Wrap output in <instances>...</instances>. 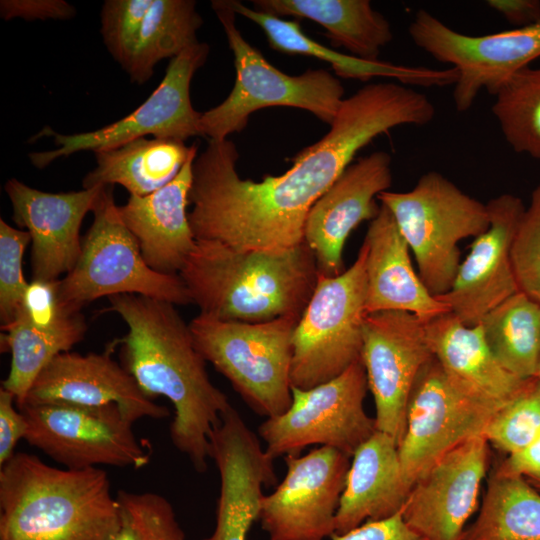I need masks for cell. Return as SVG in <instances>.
Instances as JSON below:
<instances>
[{
  "mask_svg": "<svg viewBox=\"0 0 540 540\" xmlns=\"http://www.w3.org/2000/svg\"><path fill=\"white\" fill-rule=\"evenodd\" d=\"M427 95L396 81L368 84L343 100L329 132L279 176L242 179L228 140H209L193 162L188 219L196 240L238 250H283L304 242L306 218L354 156L377 136L435 117Z\"/></svg>",
  "mask_w": 540,
  "mask_h": 540,
  "instance_id": "1",
  "label": "cell"
},
{
  "mask_svg": "<svg viewBox=\"0 0 540 540\" xmlns=\"http://www.w3.org/2000/svg\"><path fill=\"white\" fill-rule=\"evenodd\" d=\"M108 299L107 311L128 326L117 340L121 365L150 399L164 396L172 403L171 442L197 472H206L210 434L231 404L211 382L189 324L167 301L135 294Z\"/></svg>",
  "mask_w": 540,
  "mask_h": 540,
  "instance_id": "2",
  "label": "cell"
},
{
  "mask_svg": "<svg viewBox=\"0 0 540 540\" xmlns=\"http://www.w3.org/2000/svg\"><path fill=\"white\" fill-rule=\"evenodd\" d=\"M179 276L201 314L261 323L282 317L300 319L319 272L305 242L264 251L196 240Z\"/></svg>",
  "mask_w": 540,
  "mask_h": 540,
  "instance_id": "3",
  "label": "cell"
},
{
  "mask_svg": "<svg viewBox=\"0 0 540 540\" xmlns=\"http://www.w3.org/2000/svg\"><path fill=\"white\" fill-rule=\"evenodd\" d=\"M118 525L99 467L60 469L25 452L0 467V540H110Z\"/></svg>",
  "mask_w": 540,
  "mask_h": 540,
  "instance_id": "4",
  "label": "cell"
},
{
  "mask_svg": "<svg viewBox=\"0 0 540 540\" xmlns=\"http://www.w3.org/2000/svg\"><path fill=\"white\" fill-rule=\"evenodd\" d=\"M211 6L234 55L236 78L227 98L201 113L202 136L225 140L241 132L253 112L275 106L304 109L332 124L344 100V87L337 77L323 69H308L297 76L283 73L244 39L228 0L212 1Z\"/></svg>",
  "mask_w": 540,
  "mask_h": 540,
  "instance_id": "5",
  "label": "cell"
},
{
  "mask_svg": "<svg viewBox=\"0 0 540 540\" xmlns=\"http://www.w3.org/2000/svg\"><path fill=\"white\" fill-rule=\"evenodd\" d=\"M378 201L392 214L428 290L445 294L461 263L459 242L489 227L487 205L437 171L423 174L406 192H382Z\"/></svg>",
  "mask_w": 540,
  "mask_h": 540,
  "instance_id": "6",
  "label": "cell"
},
{
  "mask_svg": "<svg viewBox=\"0 0 540 540\" xmlns=\"http://www.w3.org/2000/svg\"><path fill=\"white\" fill-rule=\"evenodd\" d=\"M298 320L246 323L200 313L189 326L205 361L229 380L252 411L271 418L292 402V336Z\"/></svg>",
  "mask_w": 540,
  "mask_h": 540,
  "instance_id": "7",
  "label": "cell"
},
{
  "mask_svg": "<svg viewBox=\"0 0 540 540\" xmlns=\"http://www.w3.org/2000/svg\"><path fill=\"white\" fill-rule=\"evenodd\" d=\"M94 220L82 240L74 268L58 280L61 302L80 312L103 296L135 294L174 305L192 303L179 275L159 273L145 262L138 242L115 204L113 186H104L92 210Z\"/></svg>",
  "mask_w": 540,
  "mask_h": 540,
  "instance_id": "8",
  "label": "cell"
},
{
  "mask_svg": "<svg viewBox=\"0 0 540 540\" xmlns=\"http://www.w3.org/2000/svg\"><path fill=\"white\" fill-rule=\"evenodd\" d=\"M363 243L354 263L333 277L320 276L292 336L291 386L325 383L361 359L366 312Z\"/></svg>",
  "mask_w": 540,
  "mask_h": 540,
  "instance_id": "9",
  "label": "cell"
},
{
  "mask_svg": "<svg viewBox=\"0 0 540 540\" xmlns=\"http://www.w3.org/2000/svg\"><path fill=\"white\" fill-rule=\"evenodd\" d=\"M368 390L362 359L313 388L292 387L290 407L279 416L266 418L258 427L266 452L276 459L320 445L352 457L377 430L375 419L364 409Z\"/></svg>",
  "mask_w": 540,
  "mask_h": 540,
  "instance_id": "10",
  "label": "cell"
},
{
  "mask_svg": "<svg viewBox=\"0 0 540 540\" xmlns=\"http://www.w3.org/2000/svg\"><path fill=\"white\" fill-rule=\"evenodd\" d=\"M208 54V44L197 42L171 59L162 81L151 95L133 112L114 123L76 134H62L45 126L29 142L51 137L56 148L30 153V162L43 169L61 157L80 151L113 149L146 135L182 142L193 136H202L201 113L192 106L190 85Z\"/></svg>",
  "mask_w": 540,
  "mask_h": 540,
  "instance_id": "11",
  "label": "cell"
},
{
  "mask_svg": "<svg viewBox=\"0 0 540 540\" xmlns=\"http://www.w3.org/2000/svg\"><path fill=\"white\" fill-rule=\"evenodd\" d=\"M414 45L458 73L453 102L469 110L481 91L493 95L512 75L540 57V22L484 35L454 30L425 9L408 27Z\"/></svg>",
  "mask_w": 540,
  "mask_h": 540,
  "instance_id": "12",
  "label": "cell"
},
{
  "mask_svg": "<svg viewBox=\"0 0 540 540\" xmlns=\"http://www.w3.org/2000/svg\"><path fill=\"white\" fill-rule=\"evenodd\" d=\"M19 410L27 422L24 440L68 469H139L150 461L116 405L25 404Z\"/></svg>",
  "mask_w": 540,
  "mask_h": 540,
  "instance_id": "13",
  "label": "cell"
},
{
  "mask_svg": "<svg viewBox=\"0 0 540 540\" xmlns=\"http://www.w3.org/2000/svg\"><path fill=\"white\" fill-rule=\"evenodd\" d=\"M498 410L456 388L433 356L420 371L406 411L405 431L398 445L407 486L446 453L483 433Z\"/></svg>",
  "mask_w": 540,
  "mask_h": 540,
  "instance_id": "14",
  "label": "cell"
},
{
  "mask_svg": "<svg viewBox=\"0 0 540 540\" xmlns=\"http://www.w3.org/2000/svg\"><path fill=\"white\" fill-rule=\"evenodd\" d=\"M350 458L326 446L284 457L285 477L261 500L258 520L269 540H325L335 533Z\"/></svg>",
  "mask_w": 540,
  "mask_h": 540,
  "instance_id": "15",
  "label": "cell"
},
{
  "mask_svg": "<svg viewBox=\"0 0 540 540\" xmlns=\"http://www.w3.org/2000/svg\"><path fill=\"white\" fill-rule=\"evenodd\" d=\"M433 357L425 323L403 311L367 314L363 325L361 359L375 404L378 431L399 445L415 381Z\"/></svg>",
  "mask_w": 540,
  "mask_h": 540,
  "instance_id": "16",
  "label": "cell"
},
{
  "mask_svg": "<svg viewBox=\"0 0 540 540\" xmlns=\"http://www.w3.org/2000/svg\"><path fill=\"white\" fill-rule=\"evenodd\" d=\"M490 445L474 437L441 457L411 487L402 514L423 540H461L479 509Z\"/></svg>",
  "mask_w": 540,
  "mask_h": 540,
  "instance_id": "17",
  "label": "cell"
},
{
  "mask_svg": "<svg viewBox=\"0 0 540 540\" xmlns=\"http://www.w3.org/2000/svg\"><path fill=\"white\" fill-rule=\"evenodd\" d=\"M209 458L218 469L220 493L213 533L203 540H247L259 519L263 487L274 486V459L231 405L209 437Z\"/></svg>",
  "mask_w": 540,
  "mask_h": 540,
  "instance_id": "18",
  "label": "cell"
},
{
  "mask_svg": "<svg viewBox=\"0 0 540 540\" xmlns=\"http://www.w3.org/2000/svg\"><path fill=\"white\" fill-rule=\"evenodd\" d=\"M490 224L474 238L450 289L437 298L466 325L479 324L497 305L519 291L511 246L525 205L519 196L503 193L487 203Z\"/></svg>",
  "mask_w": 540,
  "mask_h": 540,
  "instance_id": "19",
  "label": "cell"
},
{
  "mask_svg": "<svg viewBox=\"0 0 540 540\" xmlns=\"http://www.w3.org/2000/svg\"><path fill=\"white\" fill-rule=\"evenodd\" d=\"M392 158L377 151L350 164L315 202L306 218L304 242L314 254L320 276L344 269L343 249L351 232L379 210L378 196L392 184Z\"/></svg>",
  "mask_w": 540,
  "mask_h": 540,
  "instance_id": "20",
  "label": "cell"
},
{
  "mask_svg": "<svg viewBox=\"0 0 540 540\" xmlns=\"http://www.w3.org/2000/svg\"><path fill=\"white\" fill-rule=\"evenodd\" d=\"M114 345L115 342L103 353L82 355L68 351L55 356L33 382L24 405H116L132 423L142 418L168 417L169 410L146 396L111 357Z\"/></svg>",
  "mask_w": 540,
  "mask_h": 540,
  "instance_id": "21",
  "label": "cell"
},
{
  "mask_svg": "<svg viewBox=\"0 0 540 540\" xmlns=\"http://www.w3.org/2000/svg\"><path fill=\"white\" fill-rule=\"evenodd\" d=\"M103 187L49 193L16 178L5 183L13 220L31 237L32 280H59L74 268L82 250V221L93 210Z\"/></svg>",
  "mask_w": 540,
  "mask_h": 540,
  "instance_id": "22",
  "label": "cell"
},
{
  "mask_svg": "<svg viewBox=\"0 0 540 540\" xmlns=\"http://www.w3.org/2000/svg\"><path fill=\"white\" fill-rule=\"evenodd\" d=\"M197 151L198 146L191 145L188 159L163 187L145 196L130 195L125 205L118 206L145 262L162 274L179 275L196 244L187 206Z\"/></svg>",
  "mask_w": 540,
  "mask_h": 540,
  "instance_id": "23",
  "label": "cell"
},
{
  "mask_svg": "<svg viewBox=\"0 0 540 540\" xmlns=\"http://www.w3.org/2000/svg\"><path fill=\"white\" fill-rule=\"evenodd\" d=\"M363 243L366 257V312L403 311L427 323L451 312L431 294L410 258V248L386 206L380 203Z\"/></svg>",
  "mask_w": 540,
  "mask_h": 540,
  "instance_id": "24",
  "label": "cell"
},
{
  "mask_svg": "<svg viewBox=\"0 0 540 540\" xmlns=\"http://www.w3.org/2000/svg\"><path fill=\"white\" fill-rule=\"evenodd\" d=\"M433 356L450 382L496 410L512 401L531 379H521L494 356L480 324L469 326L449 312L425 323Z\"/></svg>",
  "mask_w": 540,
  "mask_h": 540,
  "instance_id": "25",
  "label": "cell"
},
{
  "mask_svg": "<svg viewBox=\"0 0 540 540\" xmlns=\"http://www.w3.org/2000/svg\"><path fill=\"white\" fill-rule=\"evenodd\" d=\"M351 458L336 515V534L395 515L410 491L403 477L398 444L388 434L376 430Z\"/></svg>",
  "mask_w": 540,
  "mask_h": 540,
  "instance_id": "26",
  "label": "cell"
},
{
  "mask_svg": "<svg viewBox=\"0 0 540 540\" xmlns=\"http://www.w3.org/2000/svg\"><path fill=\"white\" fill-rule=\"evenodd\" d=\"M228 3L236 14L248 18L261 27L274 50L318 58L329 63L335 74L342 78L369 81L373 77H387L407 86L423 87L449 86L457 81L458 73L454 68L405 66L381 60H365L337 52L307 36L298 20H285L252 9L240 1L228 0Z\"/></svg>",
  "mask_w": 540,
  "mask_h": 540,
  "instance_id": "27",
  "label": "cell"
},
{
  "mask_svg": "<svg viewBox=\"0 0 540 540\" xmlns=\"http://www.w3.org/2000/svg\"><path fill=\"white\" fill-rule=\"evenodd\" d=\"M258 11L278 17L306 18L321 25L333 45L351 55L378 60L381 49L393 40L389 21L368 0H254Z\"/></svg>",
  "mask_w": 540,
  "mask_h": 540,
  "instance_id": "28",
  "label": "cell"
},
{
  "mask_svg": "<svg viewBox=\"0 0 540 540\" xmlns=\"http://www.w3.org/2000/svg\"><path fill=\"white\" fill-rule=\"evenodd\" d=\"M191 146L167 139H135L94 152L96 167L83 178V189L119 184L130 195H148L171 181L188 159Z\"/></svg>",
  "mask_w": 540,
  "mask_h": 540,
  "instance_id": "29",
  "label": "cell"
},
{
  "mask_svg": "<svg viewBox=\"0 0 540 540\" xmlns=\"http://www.w3.org/2000/svg\"><path fill=\"white\" fill-rule=\"evenodd\" d=\"M1 330L4 331L1 349L11 353L10 370L1 388L15 396L19 409L33 382L50 361L84 338L86 324L80 312L56 324L35 323L16 314Z\"/></svg>",
  "mask_w": 540,
  "mask_h": 540,
  "instance_id": "30",
  "label": "cell"
},
{
  "mask_svg": "<svg viewBox=\"0 0 540 540\" xmlns=\"http://www.w3.org/2000/svg\"><path fill=\"white\" fill-rule=\"evenodd\" d=\"M461 540H540V491L523 477L491 470Z\"/></svg>",
  "mask_w": 540,
  "mask_h": 540,
  "instance_id": "31",
  "label": "cell"
},
{
  "mask_svg": "<svg viewBox=\"0 0 540 540\" xmlns=\"http://www.w3.org/2000/svg\"><path fill=\"white\" fill-rule=\"evenodd\" d=\"M203 19L193 0H153L144 17L132 56L124 70L130 80L146 83L163 59H173L199 42Z\"/></svg>",
  "mask_w": 540,
  "mask_h": 540,
  "instance_id": "32",
  "label": "cell"
},
{
  "mask_svg": "<svg viewBox=\"0 0 540 540\" xmlns=\"http://www.w3.org/2000/svg\"><path fill=\"white\" fill-rule=\"evenodd\" d=\"M501 365L524 379L536 377L540 356V303L518 291L479 323Z\"/></svg>",
  "mask_w": 540,
  "mask_h": 540,
  "instance_id": "33",
  "label": "cell"
},
{
  "mask_svg": "<svg viewBox=\"0 0 540 540\" xmlns=\"http://www.w3.org/2000/svg\"><path fill=\"white\" fill-rule=\"evenodd\" d=\"M491 111L508 145L540 160V66L525 67L494 94Z\"/></svg>",
  "mask_w": 540,
  "mask_h": 540,
  "instance_id": "34",
  "label": "cell"
},
{
  "mask_svg": "<svg viewBox=\"0 0 540 540\" xmlns=\"http://www.w3.org/2000/svg\"><path fill=\"white\" fill-rule=\"evenodd\" d=\"M119 525L110 540H186L174 508L154 492L119 490Z\"/></svg>",
  "mask_w": 540,
  "mask_h": 540,
  "instance_id": "35",
  "label": "cell"
},
{
  "mask_svg": "<svg viewBox=\"0 0 540 540\" xmlns=\"http://www.w3.org/2000/svg\"><path fill=\"white\" fill-rule=\"evenodd\" d=\"M540 434V380L532 378L523 391L498 410L483 437L490 447L512 454Z\"/></svg>",
  "mask_w": 540,
  "mask_h": 540,
  "instance_id": "36",
  "label": "cell"
},
{
  "mask_svg": "<svg viewBox=\"0 0 540 540\" xmlns=\"http://www.w3.org/2000/svg\"><path fill=\"white\" fill-rule=\"evenodd\" d=\"M511 261L519 291L540 303V183L516 230Z\"/></svg>",
  "mask_w": 540,
  "mask_h": 540,
  "instance_id": "37",
  "label": "cell"
},
{
  "mask_svg": "<svg viewBox=\"0 0 540 540\" xmlns=\"http://www.w3.org/2000/svg\"><path fill=\"white\" fill-rule=\"evenodd\" d=\"M31 237L0 219V320L10 324L28 287L23 275V255Z\"/></svg>",
  "mask_w": 540,
  "mask_h": 540,
  "instance_id": "38",
  "label": "cell"
},
{
  "mask_svg": "<svg viewBox=\"0 0 540 540\" xmlns=\"http://www.w3.org/2000/svg\"><path fill=\"white\" fill-rule=\"evenodd\" d=\"M153 0H106L100 12V33L113 59L128 64L144 17Z\"/></svg>",
  "mask_w": 540,
  "mask_h": 540,
  "instance_id": "39",
  "label": "cell"
},
{
  "mask_svg": "<svg viewBox=\"0 0 540 540\" xmlns=\"http://www.w3.org/2000/svg\"><path fill=\"white\" fill-rule=\"evenodd\" d=\"M76 8L64 0H1L0 16L8 21L22 18L34 20H68L76 15Z\"/></svg>",
  "mask_w": 540,
  "mask_h": 540,
  "instance_id": "40",
  "label": "cell"
},
{
  "mask_svg": "<svg viewBox=\"0 0 540 540\" xmlns=\"http://www.w3.org/2000/svg\"><path fill=\"white\" fill-rule=\"evenodd\" d=\"M331 540H423L405 522L402 510L377 521H367L343 534L334 533Z\"/></svg>",
  "mask_w": 540,
  "mask_h": 540,
  "instance_id": "41",
  "label": "cell"
},
{
  "mask_svg": "<svg viewBox=\"0 0 540 540\" xmlns=\"http://www.w3.org/2000/svg\"><path fill=\"white\" fill-rule=\"evenodd\" d=\"M15 396L0 389V467L15 454L20 439H24L27 422L20 410L14 406Z\"/></svg>",
  "mask_w": 540,
  "mask_h": 540,
  "instance_id": "42",
  "label": "cell"
},
{
  "mask_svg": "<svg viewBox=\"0 0 540 540\" xmlns=\"http://www.w3.org/2000/svg\"><path fill=\"white\" fill-rule=\"evenodd\" d=\"M500 474L523 477L540 483V434L522 449L506 455L494 468Z\"/></svg>",
  "mask_w": 540,
  "mask_h": 540,
  "instance_id": "43",
  "label": "cell"
},
{
  "mask_svg": "<svg viewBox=\"0 0 540 540\" xmlns=\"http://www.w3.org/2000/svg\"><path fill=\"white\" fill-rule=\"evenodd\" d=\"M486 5L515 28L540 22L539 0H488Z\"/></svg>",
  "mask_w": 540,
  "mask_h": 540,
  "instance_id": "44",
  "label": "cell"
},
{
  "mask_svg": "<svg viewBox=\"0 0 540 540\" xmlns=\"http://www.w3.org/2000/svg\"><path fill=\"white\" fill-rule=\"evenodd\" d=\"M536 378H537L538 380H540V356H539V362H538V369H537Z\"/></svg>",
  "mask_w": 540,
  "mask_h": 540,
  "instance_id": "45",
  "label": "cell"
},
{
  "mask_svg": "<svg viewBox=\"0 0 540 540\" xmlns=\"http://www.w3.org/2000/svg\"><path fill=\"white\" fill-rule=\"evenodd\" d=\"M536 489H538L540 491V483H537V484H532Z\"/></svg>",
  "mask_w": 540,
  "mask_h": 540,
  "instance_id": "46",
  "label": "cell"
}]
</instances>
